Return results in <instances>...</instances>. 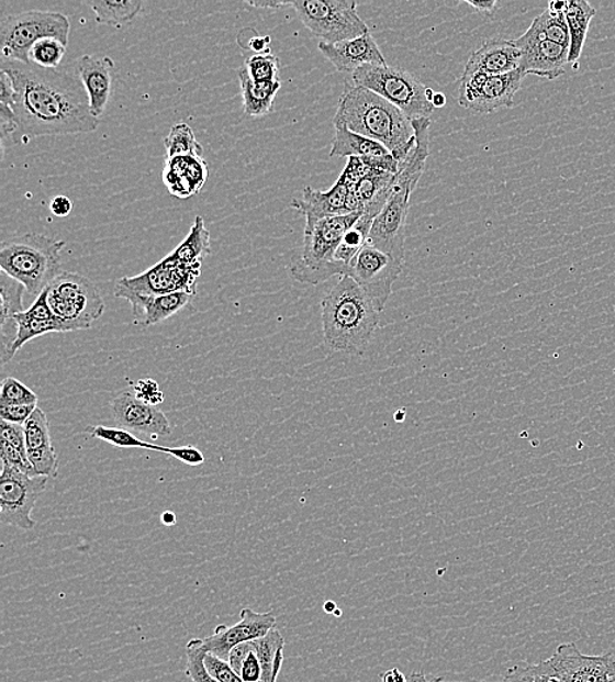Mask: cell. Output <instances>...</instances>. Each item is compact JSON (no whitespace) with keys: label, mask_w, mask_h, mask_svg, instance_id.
Wrapping results in <instances>:
<instances>
[{"label":"cell","mask_w":615,"mask_h":682,"mask_svg":"<svg viewBox=\"0 0 615 682\" xmlns=\"http://www.w3.org/2000/svg\"><path fill=\"white\" fill-rule=\"evenodd\" d=\"M112 415L120 428L152 437L171 435L172 428L167 416L158 406L138 400L133 391L125 390L114 396Z\"/></svg>","instance_id":"18"},{"label":"cell","mask_w":615,"mask_h":682,"mask_svg":"<svg viewBox=\"0 0 615 682\" xmlns=\"http://www.w3.org/2000/svg\"><path fill=\"white\" fill-rule=\"evenodd\" d=\"M0 443L10 444L20 454L26 455L24 425L0 421Z\"/></svg>","instance_id":"44"},{"label":"cell","mask_w":615,"mask_h":682,"mask_svg":"<svg viewBox=\"0 0 615 682\" xmlns=\"http://www.w3.org/2000/svg\"><path fill=\"white\" fill-rule=\"evenodd\" d=\"M554 674L556 671L547 659L538 664L522 663L512 667L505 678L497 682H549Z\"/></svg>","instance_id":"40"},{"label":"cell","mask_w":615,"mask_h":682,"mask_svg":"<svg viewBox=\"0 0 615 682\" xmlns=\"http://www.w3.org/2000/svg\"><path fill=\"white\" fill-rule=\"evenodd\" d=\"M549 10L557 13H566L567 2L564 0H554L549 3Z\"/></svg>","instance_id":"55"},{"label":"cell","mask_w":615,"mask_h":682,"mask_svg":"<svg viewBox=\"0 0 615 682\" xmlns=\"http://www.w3.org/2000/svg\"><path fill=\"white\" fill-rule=\"evenodd\" d=\"M249 78L258 82H275L279 79L280 59L275 54H254L245 64Z\"/></svg>","instance_id":"39"},{"label":"cell","mask_w":615,"mask_h":682,"mask_svg":"<svg viewBox=\"0 0 615 682\" xmlns=\"http://www.w3.org/2000/svg\"><path fill=\"white\" fill-rule=\"evenodd\" d=\"M208 177V164L202 157L166 158L164 182L175 198L187 200L198 194Z\"/></svg>","instance_id":"25"},{"label":"cell","mask_w":615,"mask_h":682,"mask_svg":"<svg viewBox=\"0 0 615 682\" xmlns=\"http://www.w3.org/2000/svg\"><path fill=\"white\" fill-rule=\"evenodd\" d=\"M72 211V202L67 195H57L51 201V212L56 217H67Z\"/></svg>","instance_id":"49"},{"label":"cell","mask_w":615,"mask_h":682,"mask_svg":"<svg viewBox=\"0 0 615 682\" xmlns=\"http://www.w3.org/2000/svg\"><path fill=\"white\" fill-rule=\"evenodd\" d=\"M70 30L69 18L59 12L35 10L5 16L0 22L2 59L30 65L29 54L33 45L46 37L67 45Z\"/></svg>","instance_id":"8"},{"label":"cell","mask_w":615,"mask_h":682,"mask_svg":"<svg viewBox=\"0 0 615 682\" xmlns=\"http://www.w3.org/2000/svg\"><path fill=\"white\" fill-rule=\"evenodd\" d=\"M324 57L340 72L354 74L368 65H387L383 54L371 33L337 44H317Z\"/></svg>","instance_id":"23"},{"label":"cell","mask_w":615,"mask_h":682,"mask_svg":"<svg viewBox=\"0 0 615 682\" xmlns=\"http://www.w3.org/2000/svg\"><path fill=\"white\" fill-rule=\"evenodd\" d=\"M87 434H90L94 438H99L101 441L113 445L119 449H145L159 451L171 456L172 447H161V445H155L153 443L142 441L141 438L135 436L133 432L120 428V427H104V425H94L86 429Z\"/></svg>","instance_id":"32"},{"label":"cell","mask_w":615,"mask_h":682,"mask_svg":"<svg viewBox=\"0 0 615 682\" xmlns=\"http://www.w3.org/2000/svg\"><path fill=\"white\" fill-rule=\"evenodd\" d=\"M23 283L5 272H0V327L13 322L15 315L23 313Z\"/></svg>","instance_id":"34"},{"label":"cell","mask_w":615,"mask_h":682,"mask_svg":"<svg viewBox=\"0 0 615 682\" xmlns=\"http://www.w3.org/2000/svg\"><path fill=\"white\" fill-rule=\"evenodd\" d=\"M114 295L131 303L134 322L142 327H150L171 318L191 305L194 299V294L191 293L142 295L118 282L114 286Z\"/></svg>","instance_id":"19"},{"label":"cell","mask_w":615,"mask_h":682,"mask_svg":"<svg viewBox=\"0 0 615 682\" xmlns=\"http://www.w3.org/2000/svg\"><path fill=\"white\" fill-rule=\"evenodd\" d=\"M26 455L53 447L51 425L42 409H36L24 424Z\"/></svg>","instance_id":"37"},{"label":"cell","mask_w":615,"mask_h":682,"mask_svg":"<svg viewBox=\"0 0 615 682\" xmlns=\"http://www.w3.org/2000/svg\"><path fill=\"white\" fill-rule=\"evenodd\" d=\"M354 186L347 175L342 172L339 179L328 191H315L314 188L306 187L303 189L302 198L294 199L290 206L305 215L306 221H321L335 217V215L351 214L349 193Z\"/></svg>","instance_id":"21"},{"label":"cell","mask_w":615,"mask_h":682,"mask_svg":"<svg viewBox=\"0 0 615 682\" xmlns=\"http://www.w3.org/2000/svg\"><path fill=\"white\" fill-rule=\"evenodd\" d=\"M248 5L255 7V9H270V10H279L282 7L290 5L292 7V2H247Z\"/></svg>","instance_id":"53"},{"label":"cell","mask_w":615,"mask_h":682,"mask_svg":"<svg viewBox=\"0 0 615 682\" xmlns=\"http://www.w3.org/2000/svg\"><path fill=\"white\" fill-rule=\"evenodd\" d=\"M522 52L519 70L525 76H537L554 80L562 77L569 65L570 46L560 45L539 37L530 26L522 37L513 40Z\"/></svg>","instance_id":"15"},{"label":"cell","mask_w":615,"mask_h":682,"mask_svg":"<svg viewBox=\"0 0 615 682\" xmlns=\"http://www.w3.org/2000/svg\"><path fill=\"white\" fill-rule=\"evenodd\" d=\"M335 138L329 158H360L373 170L398 174L399 161L380 142L350 132L347 126L334 125Z\"/></svg>","instance_id":"20"},{"label":"cell","mask_w":615,"mask_h":682,"mask_svg":"<svg viewBox=\"0 0 615 682\" xmlns=\"http://www.w3.org/2000/svg\"><path fill=\"white\" fill-rule=\"evenodd\" d=\"M402 271V262L367 243L349 262L344 276L355 280L382 313Z\"/></svg>","instance_id":"12"},{"label":"cell","mask_w":615,"mask_h":682,"mask_svg":"<svg viewBox=\"0 0 615 682\" xmlns=\"http://www.w3.org/2000/svg\"><path fill=\"white\" fill-rule=\"evenodd\" d=\"M466 3L471 5L476 11L485 13V15H492L497 4L496 0H489V2H487V0L485 2H470V0H466Z\"/></svg>","instance_id":"51"},{"label":"cell","mask_w":615,"mask_h":682,"mask_svg":"<svg viewBox=\"0 0 615 682\" xmlns=\"http://www.w3.org/2000/svg\"><path fill=\"white\" fill-rule=\"evenodd\" d=\"M351 82L380 94L411 121L429 119L435 107L427 100V89L415 74L395 66L368 65L351 74Z\"/></svg>","instance_id":"6"},{"label":"cell","mask_w":615,"mask_h":682,"mask_svg":"<svg viewBox=\"0 0 615 682\" xmlns=\"http://www.w3.org/2000/svg\"><path fill=\"white\" fill-rule=\"evenodd\" d=\"M186 673L188 679H191L192 682H219L217 680H214L205 670L204 658L206 651L204 646H202V639L189 640L186 647Z\"/></svg>","instance_id":"42"},{"label":"cell","mask_w":615,"mask_h":682,"mask_svg":"<svg viewBox=\"0 0 615 682\" xmlns=\"http://www.w3.org/2000/svg\"><path fill=\"white\" fill-rule=\"evenodd\" d=\"M482 682H485V681H482Z\"/></svg>","instance_id":"61"},{"label":"cell","mask_w":615,"mask_h":682,"mask_svg":"<svg viewBox=\"0 0 615 682\" xmlns=\"http://www.w3.org/2000/svg\"><path fill=\"white\" fill-rule=\"evenodd\" d=\"M76 70V76L83 83L90 99L91 112L100 120L112 94L114 60L111 57L86 54L77 60Z\"/></svg>","instance_id":"22"},{"label":"cell","mask_w":615,"mask_h":682,"mask_svg":"<svg viewBox=\"0 0 615 682\" xmlns=\"http://www.w3.org/2000/svg\"><path fill=\"white\" fill-rule=\"evenodd\" d=\"M49 478L25 474L3 462L0 477V518L2 523L19 529L32 530L35 505L46 490Z\"/></svg>","instance_id":"10"},{"label":"cell","mask_w":615,"mask_h":682,"mask_svg":"<svg viewBox=\"0 0 615 682\" xmlns=\"http://www.w3.org/2000/svg\"><path fill=\"white\" fill-rule=\"evenodd\" d=\"M323 339L326 346L351 356H362L374 339L381 312L355 280L342 276L321 302Z\"/></svg>","instance_id":"2"},{"label":"cell","mask_w":615,"mask_h":682,"mask_svg":"<svg viewBox=\"0 0 615 682\" xmlns=\"http://www.w3.org/2000/svg\"><path fill=\"white\" fill-rule=\"evenodd\" d=\"M292 7L321 43L347 42L369 32V26L358 15L355 0H300L292 2Z\"/></svg>","instance_id":"9"},{"label":"cell","mask_w":615,"mask_h":682,"mask_svg":"<svg viewBox=\"0 0 615 682\" xmlns=\"http://www.w3.org/2000/svg\"><path fill=\"white\" fill-rule=\"evenodd\" d=\"M211 251V233L208 232L204 219L198 215L187 238L166 258L176 265L195 266L202 265V260Z\"/></svg>","instance_id":"30"},{"label":"cell","mask_w":615,"mask_h":682,"mask_svg":"<svg viewBox=\"0 0 615 682\" xmlns=\"http://www.w3.org/2000/svg\"><path fill=\"white\" fill-rule=\"evenodd\" d=\"M2 70L15 89L12 111L22 137L69 136L98 130L99 119L93 116L77 76L7 59H2Z\"/></svg>","instance_id":"1"},{"label":"cell","mask_w":615,"mask_h":682,"mask_svg":"<svg viewBox=\"0 0 615 682\" xmlns=\"http://www.w3.org/2000/svg\"><path fill=\"white\" fill-rule=\"evenodd\" d=\"M374 220L376 219L371 217V215L362 214L361 219L348 230L346 235H344L342 245L337 248L335 255L336 261L340 262L344 268L347 269L349 262L354 260L358 251L367 245Z\"/></svg>","instance_id":"33"},{"label":"cell","mask_w":615,"mask_h":682,"mask_svg":"<svg viewBox=\"0 0 615 682\" xmlns=\"http://www.w3.org/2000/svg\"><path fill=\"white\" fill-rule=\"evenodd\" d=\"M36 409L37 404H26V406H0V417H2L4 422L24 425Z\"/></svg>","instance_id":"47"},{"label":"cell","mask_w":615,"mask_h":682,"mask_svg":"<svg viewBox=\"0 0 615 682\" xmlns=\"http://www.w3.org/2000/svg\"><path fill=\"white\" fill-rule=\"evenodd\" d=\"M530 29L544 40L570 46V30L569 24H567L564 13H557L547 9L540 13L539 16L533 20Z\"/></svg>","instance_id":"36"},{"label":"cell","mask_w":615,"mask_h":682,"mask_svg":"<svg viewBox=\"0 0 615 682\" xmlns=\"http://www.w3.org/2000/svg\"><path fill=\"white\" fill-rule=\"evenodd\" d=\"M133 393L138 400L152 404V406H158V404L165 401V395L161 393L158 382L150 380V378L138 381L134 387Z\"/></svg>","instance_id":"45"},{"label":"cell","mask_w":615,"mask_h":682,"mask_svg":"<svg viewBox=\"0 0 615 682\" xmlns=\"http://www.w3.org/2000/svg\"><path fill=\"white\" fill-rule=\"evenodd\" d=\"M243 108L249 119H260L273 110L277 93L281 90L280 80L258 82L249 78L245 65L238 70Z\"/></svg>","instance_id":"27"},{"label":"cell","mask_w":615,"mask_h":682,"mask_svg":"<svg viewBox=\"0 0 615 682\" xmlns=\"http://www.w3.org/2000/svg\"><path fill=\"white\" fill-rule=\"evenodd\" d=\"M334 125L347 126L350 132L380 142L399 165L415 146L411 120L388 100L354 82H346L337 104Z\"/></svg>","instance_id":"3"},{"label":"cell","mask_w":615,"mask_h":682,"mask_svg":"<svg viewBox=\"0 0 615 682\" xmlns=\"http://www.w3.org/2000/svg\"><path fill=\"white\" fill-rule=\"evenodd\" d=\"M65 247V241L35 233L13 235L0 247V267L23 283L26 293L38 299L59 275L60 253Z\"/></svg>","instance_id":"5"},{"label":"cell","mask_w":615,"mask_h":682,"mask_svg":"<svg viewBox=\"0 0 615 682\" xmlns=\"http://www.w3.org/2000/svg\"><path fill=\"white\" fill-rule=\"evenodd\" d=\"M549 682H563L562 680H560L557 674H554V677L550 679Z\"/></svg>","instance_id":"59"},{"label":"cell","mask_w":615,"mask_h":682,"mask_svg":"<svg viewBox=\"0 0 615 682\" xmlns=\"http://www.w3.org/2000/svg\"><path fill=\"white\" fill-rule=\"evenodd\" d=\"M416 186L395 175L393 192L388 204L377 215L369 235V245L387 253L404 265L405 226L410 211L411 195Z\"/></svg>","instance_id":"11"},{"label":"cell","mask_w":615,"mask_h":682,"mask_svg":"<svg viewBox=\"0 0 615 682\" xmlns=\"http://www.w3.org/2000/svg\"><path fill=\"white\" fill-rule=\"evenodd\" d=\"M525 77L519 69L503 76H463L459 86V105L477 114H490L502 108H512Z\"/></svg>","instance_id":"13"},{"label":"cell","mask_w":615,"mask_h":682,"mask_svg":"<svg viewBox=\"0 0 615 682\" xmlns=\"http://www.w3.org/2000/svg\"><path fill=\"white\" fill-rule=\"evenodd\" d=\"M166 158L175 157H202L204 148H202L198 138H195L192 127L188 124H176L171 127L170 133L165 138Z\"/></svg>","instance_id":"35"},{"label":"cell","mask_w":615,"mask_h":682,"mask_svg":"<svg viewBox=\"0 0 615 682\" xmlns=\"http://www.w3.org/2000/svg\"><path fill=\"white\" fill-rule=\"evenodd\" d=\"M13 321L18 324V335L11 350L12 359L26 343L36 339L38 336L64 334L63 327H60L49 303H47L46 289L26 312L15 315Z\"/></svg>","instance_id":"26"},{"label":"cell","mask_w":615,"mask_h":682,"mask_svg":"<svg viewBox=\"0 0 615 682\" xmlns=\"http://www.w3.org/2000/svg\"><path fill=\"white\" fill-rule=\"evenodd\" d=\"M361 215V212H357L321 221H306L303 245L290 261V276L295 281L310 286L326 282L335 276H344L346 268L336 261L335 255L344 235Z\"/></svg>","instance_id":"4"},{"label":"cell","mask_w":615,"mask_h":682,"mask_svg":"<svg viewBox=\"0 0 615 682\" xmlns=\"http://www.w3.org/2000/svg\"><path fill=\"white\" fill-rule=\"evenodd\" d=\"M46 293L64 334L92 327L105 310L99 289L82 275L59 273L46 288Z\"/></svg>","instance_id":"7"},{"label":"cell","mask_w":615,"mask_h":682,"mask_svg":"<svg viewBox=\"0 0 615 682\" xmlns=\"http://www.w3.org/2000/svg\"><path fill=\"white\" fill-rule=\"evenodd\" d=\"M161 519H164V523L166 525H172L176 522V517L172 512L164 513V517H161Z\"/></svg>","instance_id":"58"},{"label":"cell","mask_w":615,"mask_h":682,"mask_svg":"<svg viewBox=\"0 0 615 682\" xmlns=\"http://www.w3.org/2000/svg\"><path fill=\"white\" fill-rule=\"evenodd\" d=\"M66 46L63 42L53 37L40 40L30 51V64L42 67V69L57 70L65 57Z\"/></svg>","instance_id":"38"},{"label":"cell","mask_w":615,"mask_h":682,"mask_svg":"<svg viewBox=\"0 0 615 682\" xmlns=\"http://www.w3.org/2000/svg\"><path fill=\"white\" fill-rule=\"evenodd\" d=\"M566 20L570 30V56L569 65L578 69L581 53L590 31L591 20L596 16V9L586 0H571L567 2Z\"/></svg>","instance_id":"29"},{"label":"cell","mask_w":615,"mask_h":682,"mask_svg":"<svg viewBox=\"0 0 615 682\" xmlns=\"http://www.w3.org/2000/svg\"><path fill=\"white\" fill-rule=\"evenodd\" d=\"M270 44H272V38L269 36H255L249 38L248 49L255 52L256 54H270Z\"/></svg>","instance_id":"50"},{"label":"cell","mask_w":615,"mask_h":682,"mask_svg":"<svg viewBox=\"0 0 615 682\" xmlns=\"http://www.w3.org/2000/svg\"><path fill=\"white\" fill-rule=\"evenodd\" d=\"M238 674L245 682H259L261 680L262 667L258 655L254 651L251 641H249V650L241 664Z\"/></svg>","instance_id":"46"},{"label":"cell","mask_w":615,"mask_h":682,"mask_svg":"<svg viewBox=\"0 0 615 682\" xmlns=\"http://www.w3.org/2000/svg\"><path fill=\"white\" fill-rule=\"evenodd\" d=\"M86 4L91 7L98 24L116 26V29L131 24L144 7L139 0H101V2H87Z\"/></svg>","instance_id":"31"},{"label":"cell","mask_w":615,"mask_h":682,"mask_svg":"<svg viewBox=\"0 0 615 682\" xmlns=\"http://www.w3.org/2000/svg\"><path fill=\"white\" fill-rule=\"evenodd\" d=\"M323 610L326 613L334 614L339 607L334 603V601H326L323 605Z\"/></svg>","instance_id":"57"},{"label":"cell","mask_w":615,"mask_h":682,"mask_svg":"<svg viewBox=\"0 0 615 682\" xmlns=\"http://www.w3.org/2000/svg\"><path fill=\"white\" fill-rule=\"evenodd\" d=\"M522 52L515 43L506 40H492L484 43L478 51L471 54L465 66L463 76H503L519 69Z\"/></svg>","instance_id":"24"},{"label":"cell","mask_w":615,"mask_h":682,"mask_svg":"<svg viewBox=\"0 0 615 682\" xmlns=\"http://www.w3.org/2000/svg\"><path fill=\"white\" fill-rule=\"evenodd\" d=\"M202 265L181 266L165 258L147 271L118 281L120 286L142 295L191 293L195 295Z\"/></svg>","instance_id":"14"},{"label":"cell","mask_w":615,"mask_h":682,"mask_svg":"<svg viewBox=\"0 0 615 682\" xmlns=\"http://www.w3.org/2000/svg\"><path fill=\"white\" fill-rule=\"evenodd\" d=\"M435 108H443L446 105V97L443 92H436L434 101H432Z\"/></svg>","instance_id":"56"},{"label":"cell","mask_w":615,"mask_h":682,"mask_svg":"<svg viewBox=\"0 0 615 682\" xmlns=\"http://www.w3.org/2000/svg\"><path fill=\"white\" fill-rule=\"evenodd\" d=\"M276 629L273 612L258 613L249 607L242 610L238 623L233 626L220 625L215 627L211 637L202 639L206 652H211L223 660H228L233 648L246 641L268 636Z\"/></svg>","instance_id":"16"},{"label":"cell","mask_w":615,"mask_h":682,"mask_svg":"<svg viewBox=\"0 0 615 682\" xmlns=\"http://www.w3.org/2000/svg\"><path fill=\"white\" fill-rule=\"evenodd\" d=\"M334 614H335V616H342V611L337 610Z\"/></svg>","instance_id":"60"},{"label":"cell","mask_w":615,"mask_h":682,"mask_svg":"<svg viewBox=\"0 0 615 682\" xmlns=\"http://www.w3.org/2000/svg\"><path fill=\"white\" fill-rule=\"evenodd\" d=\"M382 682H409V679L404 677V673L398 668L389 670L382 674Z\"/></svg>","instance_id":"52"},{"label":"cell","mask_w":615,"mask_h":682,"mask_svg":"<svg viewBox=\"0 0 615 682\" xmlns=\"http://www.w3.org/2000/svg\"><path fill=\"white\" fill-rule=\"evenodd\" d=\"M409 682H451V681H445L443 678L428 680L427 678H425V674L416 672V673L411 674V677L409 678Z\"/></svg>","instance_id":"54"},{"label":"cell","mask_w":615,"mask_h":682,"mask_svg":"<svg viewBox=\"0 0 615 682\" xmlns=\"http://www.w3.org/2000/svg\"><path fill=\"white\" fill-rule=\"evenodd\" d=\"M395 174L373 170L365 175L355 186L358 200L361 202L362 214L377 217L388 204L393 186Z\"/></svg>","instance_id":"28"},{"label":"cell","mask_w":615,"mask_h":682,"mask_svg":"<svg viewBox=\"0 0 615 682\" xmlns=\"http://www.w3.org/2000/svg\"><path fill=\"white\" fill-rule=\"evenodd\" d=\"M563 682H615L613 653L588 657L574 644L560 645L549 659Z\"/></svg>","instance_id":"17"},{"label":"cell","mask_w":615,"mask_h":682,"mask_svg":"<svg viewBox=\"0 0 615 682\" xmlns=\"http://www.w3.org/2000/svg\"><path fill=\"white\" fill-rule=\"evenodd\" d=\"M205 670L214 680L219 682H245L238 673L233 670L227 660H223L211 652H206L204 658Z\"/></svg>","instance_id":"43"},{"label":"cell","mask_w":615,"mask_h":682,"mask_svg":"<svg viewBox=\"0 0 615 682\" xmlns=\"http://www.w3.org/2000/svg\"><path fill=\"white\" fill-rule=\"evenodd\" d=\"M171 457L179 459L180 462L188 466H200L205 462V457L198 448L188 445V447L172 448Z\"/></svg>","instance_id":"48"},{"label":"cell","mask_w":615,"mask_h":682,"mask_svg":"<svg viewBox=\"0 0 615 682\" xmlns=\"http://www.w3.org/2000/svg\"><path fill=\"white\" fill-rule=\"evenodd\" d=\"M38 396L35 391L25 387L16 378L9 377L2 382L0 389V406H26V404H37Z\"/></svg>","instance_id":"41"}]
</instances>
